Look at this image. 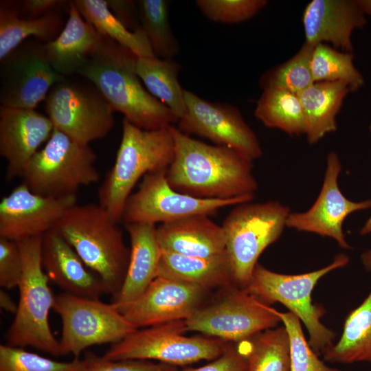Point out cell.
I'll list each match as a JSON object with an SVG mask.
<instances>
[{
    "instance_id": "obj_1",
    "label": "cell",
    "mask_w": 371,
    "mask_h": 371,
    "mask_svg": "<svg viewBox=\"0 0 371 371\" xmlns=\"http://www.w3.org/2000/svg\"><path fill=\"white\" fill-rule=\"evenodd\" d=\"M175 155L166 172L175 190L200 199L255 195L258 183L253 161L227 146L211 145L170 126Z\"/></svg>"
},
{
    "instance_id": "obj_2",
    "label": "cell",
    "mask_w": 371,
    "mask_h": 371,
    "mask_svg": "<svg viewBox=\"0 0 371 371\" xmlns=\"http://www.w3.org/2000/svg\"><path fill=\"white\" fill-rule=\"evenodd\" d=\"M138 57L128 48L99 34L97 45L77 74L101 93L114 111L145 130L172 126L178 117L146 89L136 71Z\"/></svg>"
},
{
    "instance_id": "obj_3",
    "label": "cell",
    "mask_w": 371,
    "mask_h": 371,
    "mask_svg": "<svg viewBox=\"0 0 371 371\" xmlns=\"http://www.w3.org/2000/svg\"><path fill=\"white\" fill-rule=\"evenodd\" d=\"M117 224L99 204H76L52 230L102 279L113 299L122 286L130 259V249Z\"/></svg>"
},
{
    "instance_id": "obj_4",
    "label": "cell",
    "mask_w": 371,
    "mask_h": 371,
    "mask_svg": "<svg viewBox=\"0 0 371 371\" xmlns=\"http://www.w3.org/2000/svg\"><path fill=\"white\" fill-rule=\"evenodd\" d=\"M170 126L145 130L124 118L115 163L98 191L99 205L115 223L122 221L124 205L139 179L168 169L172 163L175 142Z\"/></svg>"
},
{
    "instance_id": "obj_5",
    "label": "cell",
    "mask_w": 371,
    "mask_h": 371,
    "mask_svg": "<svg viewBox=\"0 0 371 371\" xmlns=\"http://www.w3.org/2000/svg\"><path fill=\"white\" fill-rule=\"evenodd\" d=\"M43 236L19 243L23 258V274L17 311L7 334V345L31 346L53 356H60L59 341L52 332L49 313L55 297L42 263Z\"/></svg>"
},
{
    "instance_id": "obj_6",
    "label": "cell",
    "mask_w": 371,
    "mask_h": 371,
    "mask_svg": "<svg viewBox=\"0 0 371 371\" xmlns=\"http://www.w3.org/2000/svg\"><path fill=\"white\" fill-rule=\"evenodd\" d=\"M348 262L347 255L339 254L323 268L295 275L274 272L258 263L245 289L265 304L280 302L284 305L302 322L308 333L310 346L320 355L333 344L335 333L321 322L325 310L313 303L311 294L323 276L346 266Z\"/></svg>"
},
{
    "instance_id": "obj_7",
    "label": "cell",
    "mask_w": 371,
    "mask_h": 371,
    "mask_svg": "<svg viewBox=\"0 0 371 371\" xmlns=\"http://www.w3.org/2000/svg\"><path fill=\"white\" fill-rule=\"evenodd\" d=\"M290 208L278 201L234 205L222 223L235 286L245 289L261 254L286 227Z\"/></svg>"
},
{
    "instance_id": "obj_8",
    "label": "cell",
    "mask_w": 371,
    "mask_h": 371,
    "mask_svg": "<svg viewBox=\"0 0 371 371\" xmlns=\"http://www.w3.org/2000/svg\"><path fill=\"white\" fill-rule=\"evenodd\" d=\"M96 159L89 144L54 128L44 147L25 166L21 177L31 191L43 196L76 195L81 187L100 180Z\"/></svg>"
},
{
    "instance_id": "obj_9",
    "label": "cell",
    "mask_w": 371,
    "mask_h": 371,
    "mask_svg": "<svg viewBox=\"0 0 371 371\" xmlns=\"http://www.w3.org/2000/svg\"><path fill=\"white\" fill-rule=\"evenodd\" d=\"M186 319L137 329L111 344L102 357L106 360H155L184 366L201 360H214L230 342L212 337L185 335Z\"/></svg>"
},
{
    "instance_id": "obj_10",
    "label": "cell",
    "mask_w": 371,
    "mask_h": 371,
    "mask_svg": "<svg viewBox=\"0 0 371 371\" xmlns=\"http://www.w3.org/2000/svg\"><path fill=\"white\" fill-rule=\"evenodd\" d=\"M53 309L62 321L60 355L71 354L80 358L87 348L115 344L137 329L113 304L100 299L63 292L56 295Z\"/></svg>"
},
{
    "instance_id": "obj_11",
    "label": "cell",
    "mask_w": 371,
    "mask_h": 371,
    "mask_svg": "<svg viewBox=\"0 0 371 371\" xmlns=\"http://www.w3.org/2000/svg\"><path fill=\"white\" fill-rule=\"evenodd\" d=\"M223 291L219 297L205 303L186 319L188 331L238 342L281 322L273 308L245 289L232 285Z\"/></svg>"
},
{
    "instance_id": "obj_12",
    "label": "cell",
    "mask_w": 371,
    "mask_h": 371,
    "mask_svg": "<svg viewBox=\"0 0 371 371\" xmlns=\"http://www.w3.org/2000/svg\"><path fill=\"white\" fill-rule=\"evenodd\" d=\"M54 128L82 144L104 137L114 125V111L96 87L76 80L55 84L45 100Z\"/></svg>"
},
{
    "instance_id": "obj_13",
    "label": "cell",
    "mask_w": 371,
    "mask_h": 371,
    "mask_svg": "<svg viewBox=\"0 0 371 371\" xmlns=\"http://www.w3.org/2000/svg\"><path fill=\"white\" fill-rule=\"evenodd\" d=\"M167 169L146 175L124 205L122 221L128 223H166L187 216H212L220 209L251 201L254 196L229 199H200L174 190L166 178Z\"/></svg>"
},
{
    "instance_id": "obj_14",
    "label": "cell",
    "mask_w": 371,
    "mask_h": 371,
    "mask_svg": "<svg viewBox=\"0 0 371 371\" xmlns=\"http://www.w3.org/2000/svg\"><path fill=\"white\" fill-rule=\"evenodd\" d=\"M65 78L50 65L45 44L29 38L0 60L1 106L34 109Z\"/></svg>"
},
{
    "instance_id": "obj_15",
    "label": "cell",
    "mask_w": 371,
    "mask_h": 371,
    "mask_svg": "<svg viewBox=\"0 0 371 371\" xmlns=\"http://www.w3.org/2000/svg\"><path fill=\"white\" fill-rule=\"evenodd\" d=\"M185 101L186 112L177 122L181 131L230 148L251 161L262 155L256 135L236 107L206 100L188 90Z\"/></svg>"
},
{
    "instance_id": "obj_16",
    "label": "cell",
    "mask_w": 371,
    "mask_h": 371,
    "mask_svg": "<svg viewBox=\"0 0 371 371\" xmlns=\"http://www.w3.org/2000/svg\"><path fill=\"white\" fill-rule=\"evenodd\" d=\"M209 291L158 276L139 297L118 310L137 329L186 319L207 303Z\"/></svg>"
},
{
    "instance_id": "obj_17",
    "label": "cell",
    "mask_w": 371,
    "mask_h": 371,
    "mask_svg": "<svg viewBox=\"0 0 371 371\" xmlns=\"http://www.w3.org/2000/svg\"><path fill=\"white\" fill-rule=\"evenodd\" d=\"M341 164L335 152H330L320 192L313 205L303 212H290L286 227L335 240L343 249H350L343 223L350 214L371 207V199L355 202L348 199L338 185Z\"/></svg>"
},
{
    "instance_id": "obj_18",
    "label": "cell",
    "mask_w": 371,
    "mask_h": 371,
    "mask_svg": "<svg viewBox=\"0 0 371 371\" xmlns=\"http://www.w3.org/2000/svg\"><path fill=\"white\" fill-rule=\"evenodd\" d=\"M76 204V195L43 196L22 182L1 200L0 238L20 242L43 236Z\"/></svg>"
},
{
    "instance_id": "obj_19",
    "label": "cell",
    "mask_w": 371,
    "mask_h": 371,
    "mask_svg": "<svg viewBox=\"0 0 371 371\" xmlns=\"http://www.w3.org/2000/svg\"><path fill=\"white\" fill-rule=\"evenodd\" d=\"M53 130L50 119L34 109L1 106L0 155L7 162L8 181L22 176Z\"/></svg>"
},
{
    "instance_id": "obj_20",
    "label": "cell",
    "mask_w": 371,
    "mask_h": 371,
    "mask_svg": "<svg viewBox=\"0 0 371 371\" xmlns=\"http://www.w3.org/2000/svg\"><path fill=\"white\" fill-rule=\"evenodd\" d=\"M306 43H329L336 49L352 52V33L366 23L357 1L313 0L302 16Z\"/></svg>"
},
{
    "instance_id": "obj_21",
    "label": "cell",
    "mask_w": 371,
    "mask_h": 371,
    "mask_svg": "<svg viewBox=\"0 0 371 371\" xmlns=\"http://www.w3.org/2000/svg\"><path fill=\"white\" fill-rule=\"evenodd\" d=\"M42 263L49 279L64 293L92 299L107 293L102 279L85 265L74 249L53 231L43 235Z\"/></svg>"
},
{
    "instance_id": "obj_22",
    "label": "cell",
    "mask_w": 371,
    "mask_h": 371,
    "mask_svg": "<svg viewBox=\"0 0 371 371\" xmlns=\"http://www.w3.org/2000/svg\"><path fill=\"white\" fill-rule=\"evenodd\" d=\"M210 216H187L157 227L161 251L195 257H210L225 251V237L221 225Z\"/></svg>"
},
{
    "instance_id": "obj_23",
    "label": "cell",
    "mask_w": 371,
    "mask_h": 371,
    "mask_svg": "<svg viewBox=\"0 0 371 371\" xmlns=\"http://www.w3.org/2000/svg\"><path fill=\"white\" fill-rule=\"evenodd\" d=\"M124 225L131 240L130 259L122 286L111 302L117 309L135 300L157 277L161 254L156 225Z\"/></svg>"
},
{
    "instance_id": "obj_24",
    "label": "cell",
    "mask_w": 371,
    "mask_h": 371,
    "mask_svg": "<svg viewBox=\"0 0 371 371\" xmlns=\"http://www.w3.org/2000/svg\"><path fill=\"white\" fill-rule=\"evenodd\" d=\"M68 18L60 34L45 44L47 59L53 69L65 77L77 74L95 49L99 33L69 1Z\"/></svg>"
},
{
    "instance_id": "obj_25",
    "label": "cell",
    "mask_w": 371,
    "mask_h": 371,
    "mask_svg": "<svg viewBox=\"0 0 371 371\" xmlns=\"http://www.w3.org/2000/svg\"><path fill=\"white\" fill-rule=\"evenodd\" d=\"M171 278L204 287L224 289L234 284L227 254L195 257L161 251L157 277Z\"/></svg>"
},
{
    "instance_id": "obj_26",
    "label": "cell",
    "mask_w": 371,
    "mask_h": 371,
    "mask_svg": "<svg viewBox=\"0 0 371 371\" xmlns=\"http://www.w3.org/2000/svg\"><path fill=\"white\" fill-rule=\"evenodd\" d=\"M62 10L36 19L19 16V1H0V60L25 41L34 38L46 44L54 41L65 23Z\"/></svg>"
},
{
    "instance_id": "obj_27",
    "label": "cell",
    "mask_w": 371,
    "mask_h": 371,
    "mask_svg": "<svg viewBox=\"0 0 371 371\" xmlns=\"http://www.w3.org/2000/svg\"><path fill=\"white\" fill-rule=\"evenodd\" d=\"M350 91L348 85L342 81L317 82L298 94L309 144H315L337 130L336 117Z\"/></svg>"
},
{
    "instance_id": "obj_28",
    "label": "cell",
    "mask_w": 371,
    "mask_h": 371,
    "mask_svg": "<svg viewBox=\"0 0 371 371\" xmlns=\"http://www.w3.org/2000/svg\"><path fill=\"white\" fill-rule=\"evenodd\" d=\"M322 354L324 360L330 363H371V290L346 317L339 340Z\"/></svg>"
},
{
    "instance_id": "obj_29",
    "label": "cell",
    "mask_w": 371,
    "mask_h": 371,
    "mask_svg": "<svg viewBox=\"0 0 371 371\" xmlns=\"http://www.w3.org/2000/svg\"><path fill=\"white\" fill-rule=\"evenodd\" d=\"M181 66L172 58L142 57L136 71L146 89L179 119L186 112L185 89L178 80Z\"/></svg>"
},
{
    "instance_id": "obj_30",
    "label": "cell",
    "mask_w": 371,
    "mask_h": 371,
    "mask_svg": "<svg viewBox=\"0 0 371 371\" xmlns=\"http://www.w3.org/2000/svg\"><path fill=\"white\" fill-rule=\"evenodd\" d=\"M74 1L84 19L99 34L128 48L139 58L155 56L143 29L128 30L112 13L106 0Z\"/></svg>"
},
{
    "instance_id": "obj_31",
    "label": "cell",
    "mask_w": 371,
    "mask_h": 371,
    "mask_svg": "<svg viewBox=\"0 0 371 371\" xmlns=\"http://www.w3.org/2000/svg\"><path fill=\"white\" fill-rule=\"evenodd\" d=\"M254 115L267 127L289 135L305 134V117L297 94L275 89L263 90Z\"/></svg>"
},
{
    "instance_id": "obj_32",
    "label": "cell",
    "mask_w": 371,
    "mask_h": 371,
    "mask_svg": "<svg viewBox=\"0 0 371 371\" xmlns=\"http://www.w3.org/2000/svg\"><path fill=\"white\" fill-rule=\"evenodd\" d=\"M240 341L248 359V371H290L289 340L284 326Z\"/></svg>"
},
{
    "instance_id": "obj_33",
    "label": "cell",
    "mask_w": 371,
    "mask_h": 371,
    "mask_svg": "<svg viewBox=\"0 0 371 371\" xmlns=\"http://www.w3.org/2000/svg\"><path fill=\"white\" fill-rule=\"evenodd\" d=\"M141 27L146 33L155 56L174 58L179 45L169 22L170 1L167 0L137 1Z\"/></svg>"
},
{
    "instance_id": "obj_34",
    "label": "cell",
    "mask_w": 371,
    "mask_h": 371,
    "mask_svg": "<svg viewBox=\"0 0 371 371\" xmlns=\"http://www.w3.org/2000/svg\"><path fill=\"white\" fill-rule=\"evenodd\" d=\"M314 47L305 42L292 58L263 74L260 79L262 90L275 89L298 95L311 86L315 82L311 69Z\"/></svg>"
},
{
    "instance_id": "obj_35",
    "label": "cell",
    "mask_w": 371,
    "mask_h": 371,
    "mask_svg": "<svg viewBox=\"0 0 371 371\" xmlns=\"http://www.w3.org/2000/svg\"><path fill=\"white\" fill-rule=\"evenodd\" d=\"M352 52H344L326 44L315 46L311 69L315 82H346L350 91H356L364 83L363 76L353 64Z\"/></svg>"
},
{
    "instance_id": "obj_36",
    "label": "cell",
    "mask_w": 371,
    "mask_h": 371,
    "mask_svg": "<svg viewBox=\"0 0 371 371\" xmlns=\"http://www.w3.org/2000/svg\"><path fill=\"white\" fill-rule=\"evenodd\" d=\"M96 355L87 352L82 359L63 362L29 352L23 348L0 346V371H86Z\"/></svg>"
},
{
    "instance_id": "obj_37",
    "label": "cell",
    "mask_w": 371,
    "mask_h": 371,
    "mask_svg": "<svg viewBox=\"0 0 371 371\" xmlns=\"http://www.w3.org/2000/svg\"><path fill=\"white\" fill-rule=\"evenodd\" d=\"M274 312L284 324L289 340L290 371H341L320 360L306 340L300 319L291 312Z\"/></svg>"
},
{
    "instance_id": "obj_38",
    "label": "cell",
    "mask_w": 371,
    "mask_h": 371,
    "mask_svg": "<svg viewBox=\"0 0 371 371\" xmlns=\"http://www.w3.org/2000/svg\"><path fill=\"white\" fill-rule=\"evenodd\" d=\"M266 0H197L196 5L210 21L237 23L251 19L266 5Z\"/></svg>"
},
{
    "instance_id": "obj_39",
    "label": "cell",
    "mask_w": 371,
    "mask_h": 371,
    "mask_svg": "<svg viewBox=\"0 0 371 371\" xmlns=\"http://www.w3.org/2000/svg\"><path fill=\"white\" fill-rule=\"evenodd\" d=\"M23 274V258L19 243L0 238V285L3 289L18 287Z\"/></svg>"
},
{
    "instance_id": "obj_40",
    "label": "cell",
    "mask_w": 371,
    "mask_h": 371,
    "mask_svg": "<svg viewBox=\"0 0 371 371\" xmlns=\"http://www.w3.org/2000/svg\"><path fill=\"white\" fill-rule=\"evenodd\" d=\"M248 359L241 341L230 342L216 359L199 368H184L179 371H248ZM179 371V370H178Z\"/></svg>"
},
{
    "instance_id": "obj_41",
    "label": "cell",
    "mask_w": 371,
    "mask_h": 371,
    "mask_svg": "<svg viewBox=\"0 0 371 371\" xmlns=\"http://www.w3.org/2000/svg\"><path fill=\"white\" fill-rule=\"evenodd\" d=\"M86 371H178V368L175 366L148 360L111 361L95 355Z\"/></svg>"
},
{
    "instance_id": "obj_42",
    "label": "cell",
    "mask_w": 371,
    "mask_h": 371,
    "mask_svg": "<svg viewBox=\"0 0 371 371\" xmlns=\"http://www.w3.org/2000/svg\"><path fill=\"white\" fill-rule=\"evenodd\" d=\"M69 1L23 0L19 1V16L25 19H36L56 10H68Z\"/></svg>"
},
{
    "instance_id": "obj_43",
    "label": "cell",
    "mask_w": 371,
    "mask_h": 371,
    "mask_svg": "<svg viewBox=\"0 0 371 371\" xmlns=\"http://www.w3.org/2000/svg\"><path fill=\"white\" fill-rule=\"evenodd\" d=\"M115 16L128 30L135 31L141 27L137 1L106 0Z\"/></svg>"
},
{
    "instance_id": "obj_44",
    "label": "cell",
    "mask_w": 371,
    "mask_h": 371,
    "mask_svg": "<svg viewBox=\"0 0 371 371\" xmlns=\"http://www.w3.org/2000/svg\"><path fill=\"white\" fill-rule=\"evenodd\" d=\"M0 306L3 310L15 314L17 311L18 304L14 302L10 295L5 291L1 289Z\"/></svg>"
},
{
    "instance_id": "obj_45",
    "label": "cell",
    "mask_w": 371,
    "mask_h": 371,
    "mask_svg": "<svg viewBox=\"0 0 371 371\" xmlns=\"http://www.w3.org/2000/svg\"><path fill=\"white\" fill-rule=\"evenodd\" d=\"M361 262L367 271H371V249L364 251L361 256Z\"/></svg>"
},
{
    "instance_id": "obj_46",
    "label": "cell",
    "mask_w": 371,
    "mask_h": 371,
    "mask_svg": "<svg viewBox=\"0 0 371 371\" xmlns=\"http://www.w3.org/2000/svg\"><path fill=\"white\" fill-rule=\"evenodd\" d=\"M363 13L371 16V1H357Z\"/></svg>"
},
{
    "instance_id": "obj_47",
    "label": "cell",
    "mask_w": 371,
    "mask_h": 371,
    "mask_svg": "<svg viewBox=\"0 0 371 371\" xmlns=\"http://www.w3.org/2000/svg\"><path fill=\"white\" fill-rule=\"evenodd\" d=\"M370 130L371 131V124L370 125ZM371 233V216L365 223L363 226L360 229L361 235H366Z\"/></svg>"
}]
</instances>
